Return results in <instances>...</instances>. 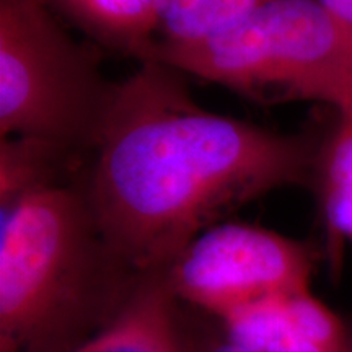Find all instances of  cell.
<instances>
[{
  "instance_id": "5",
  "label": "cell",
  "mask_w": 352,
  "mask_h": 352,
  "mask_svg": "<svg viewBox=\"0 0 352 352\" xmlns=\"http://www.w3.org/2000/svg\"><path fill=\"white\" fill-rule=\"evenodd\" d=\"M315 253L267 228L226 222L196 236L165 270L171 292L223 320L279 294L310 290Z\"/></svg>"
},
{
  "instance_id": "3",
  "label": "cell",
  "mask_w": 352,
  "mask_h": 352,
  "mask_svg": "<svg viewBox=\"0 0 352 352\" xmlns=\"http://www.w3.org/2000/svg\"><path fill=\"white\" fill-rule=\"evenodd\" d=\"M144 60L256 103L318 101L352 126V44L318 0H276L201 41H155Z\"/></svg>"
},
{
  "instance_id": "1",
  "label": "cell",
  "mask_w": 352,
  "mask_h": 352,
  "mask_svg": "<svg viewBox=\"0 0 352 352\" xmlns=\"http://www.w3.org/2000/svg\"><path fill=\"white\" fill-rule=\"evenodd\" d=\"M139 64L78 179L104 240L135 274L166 270L202 232L274 189L314 188L323 139L208 111L182 72Z\"/></svg>"
},
{
  "instance_id": "12",
  "label": "cell",
  "mask_w": 352,
  "mask_h": 352,
  "mask_svg": "<svg viewBox=\"0 0 352 352\" xmlns=\"http://www.w3.org/2000/svg\"><path fill=\"white\" fill-rule=\"evenodd\" d=\"M186 352H248V351L241 349L240 346L233 344L226 334L222 333V329H219V331L215 333L202 334V336L197 338L191 346L186 344Z\"/></svg>"
},
{
  "instance_id": "11",
  "label": "cell",
  "mask_w": 352,
  "mask_h": 352,
  "mask_svg": "<svg viewBox=\"0 0 352 352\" xmlns=\"http://www.w3.org/2000/svg\"><path fill=\"white\" fill-rule=\"evenodd\" d=\"M276 0H160L157 41L195 43L210 38Z\"/></svg>"
},
{
  "instance_id": "7",
  "label": "cell",
  "mask_w": 352,
  "mask_h": 352,
  "mask_svg": "<svg viewBox=\"0 0 352 352\" xmlns=\"http://www.w3.org/2000/svg\"><path fill=\"white\" fill-rule=\"evenodd\" d=\"M165 270L139 277L107 328L77 352H186Z\"/></svg>"
},
{
  "instance_id": "14",
  "label": "cell",
  "mask_w": 352,
  "mask_h": 352,
  "mask_svg": "<svg viewBox=\"0 0 352 352\" xmlns=\"http://www.w3.org/2000/svg\"><path fill=\"white\" fill-rule=\"evenodd\" d=\"M346 352H352V324H349V341H347Z\"/></svg>"
},
{
  "instance_id": "4",
  "label": "cell",
  "mask_w": 352,
  "mask_h": 352,
  "mask_svg": "<svg viewBox=\"0 0 352 352\" xmlns=\"http://www.w3.org/2000/svg\"><path fill=\"white\" fill-rule=\"evenodd\" d=\"M120 82L43 0H0V135H34L90 155Z\"/></svg>"
},
{
  "instance_id": "9",
  "label": "cell",
  "mask_w": 352,
  "mask_h": 352,
  "mask_svg": "<svg viewBox=\"0 0 352 352\" xmlns=\"http://www.w3.org/2000/svg\"><path fill=\"white\" fill-rule=\"evenodd\" d=\"M88 155L67 145L34 135L0 140V208L47 188L77 184Z\"/></svg>"
},
{
  "instance_id": "13",
  "label": "cell",
  "mask_w": 352,
  "mask_h": 352,
  "mask_svg": "<svg viewBox=\"0 0 352 352\" xmlns=\"http://www.w3.org/2000/svg\"><path fill=\"white\" fill-rule=\"evenodd\" d=\"M352 44V0H318Z\"/></svg>"
},
{
  "instance_id": "8",
  "label": "cell",
  "mask_w": 352,
  "mask_h": 352,
  "mask_svg": "<svg viewBox=\"0 0 352 352\" xmlns=\"http://www.w3.org/2000/svg\"><path fill=\"white\" fill-rule=\"evenodd\" d=\"M109 51L142 63L157 41L160 0H43Z\"/></svg>"
},
{
  "instance_id": "2",
  "label": "cell",
  "mask_w": 352,
  "mask_h": 352,
  "mask_svg": "<svg viewBox=\"0 0 352 352\" xmlns=\"http://www.w3.org/2000/svg\"><path fill=\"white\" fill-rule=\"evenodd\" d=\"M140 276L104 240L78 183L25 196L2 210L0 352H77Z\"/></svg>"
},
{
  "instance_id": "6",
  "label": "cell",
  "mask_w": 352,
  "mask_h": 352,
  "mask_svg": "<svg viewBox=\"0 0 352 352\" xmlns=\"http://www.w3.org/2000/svg\"><path fill=\"white\" fill-rule=\"evenodd\" d=\"M233 344L248 352H346L349 324L310 290L279 294L220 320Z\"/></svg>"
},
{
  "instance_id": "10",
  "label": "cell",
  "mask_w": 352,
  "mask_h": 352,
  "mask_svg": "<svg viewBox=\"0 0 352 352\" xmlns=\"http://www.w3.org/2000/svg\"><path fill=\"white\" fill-rule=\"evenodd\" d=\"M314 188L327 226L329 248L352 241V126L338 120L321 144Z\"/></svg>"
}]
</instances>
